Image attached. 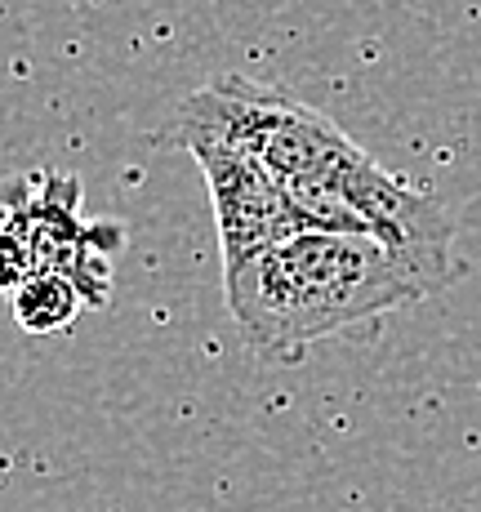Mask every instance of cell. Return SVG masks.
<instances>
[{"label":"cell","instance_id":"3957f363","mask_svg":"<svg viewBox=\"0 0 481 512\" xmlns=\"http://www.w3.org/2000/svg\"><path fill=\"white\" fill-rule=\"evenodd\" d=\"M0 223L23 241L32 272H58L85 294L90 308L112 299V263L125 250V228L81 214V179L36 170L0 187Z\"/></svg>","mask_w":481,"mask_h":512},{"label":"cell","instance_id":"8992f818","mask_svg":"<svg viewBox=\"0 0 481 512\" xmlns=\"http://www.w3.org/2000/svg\"><path fill=\"white\" fill-rule=\"evenodd\" d=\"M27 272H32V263H27L23 241L14 236L9 223H0V294H14L27 281Z\"/></svg>","mask_w":481,"mask_h":512},{"label":"cell","instance_id":"5b68a950","mask_svg":"<svg viewBox=\"0 0 481 512\" xmlns=\"http://www.w3.org/2000/svg\"><path fill=\"white\" fill-rule=\"evenodd\" d=\"M9 299H14L18 330L36 334V339L72 330L76 317L90 308V303H85V294L76 290L67 277H58V272H27V281L18 285Z\"/></svg>","mask_w":481,"mask_h":512},{"label":"cell","instance_id":"6da1fadb","mask_svg":"<svg viewBox=\"0 0 481 512\" xmlns=\"http://www.w3.org/2000/svg\"><path fill=\"white\" fill-rule=\"evenodd\" d=\"M179 134L183 143H228L263 165L312 232L384 241L428 299L459 277L455 219L441 196L384 170L303 98L250 76H219L179 103Z\"/></svg>","mask_w":481,"mask_h":512},{"label":"cell","instance_id":"7a4b0ae2","mask_svg":"<svg viewBox=\"0 0 481 512\" xmlns=\"http://www.w3.org/2000/svg\"><path fill=\"white\" fill-rule=\"evenodd\" d=\"M223 294L241 339L268 361H299L330 334L428 299L384 241L312 228L223 268Z\"/></svg>","mask_w":481,"mask_h":512},{"label":"cell","instance_id":"277c9868","mask_svg":"<svg viewBox=\"0 0 481 512\" xmlns=\"http://www.w3.org/2000/svg\"><path fill=\"white\" fill-rule=\"evenodd\" d=\"M183 147L196 156L205 187H210L223 268H237L250 254L272 250V245L308 232V223L299 219V210L281 192V183L263 165H254L250 156H241L237 147L214 143V139H188Z\"/></svg>","mask_w":481,"mask_h":512}]
</instances>
